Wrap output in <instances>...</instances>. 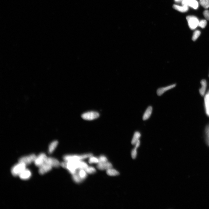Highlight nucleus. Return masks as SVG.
Segmentation results:
<instances>
[{
    "mask_svg": "<svg viewBox=\"0 0 209 209\" xmlns=\"http://www.w3.org/2000/svg\"><path fill=\"white\" fill-rule=\"evenodd\" d=\"M80 161H65L60 163V166L67 169L72 175L79 169Z\"/></svg>",
    "mask_w": 209,
    "mask_h": 209,
    "instance_id": "1",
    "label": "nucleus"
},
{
    "mask_svg": "<svg viewBox=\"0 0 209 209\" xmlns=\"http://www.w3.org/2000/svg\"><path fill=\"white\" fill-rule=\"evenodd\" d=\"M93 155L92 153L85 154L82 155H67L63 157V160L66 161H79L89 158Z\"/></svg>",
    "mask_w": 209,
    "mask_h": 209,
    "instance_id": "2",
    "label": "nucleus"
},
{
    "mask_svg": "<svg viewBox=\"0 0 209 209\" xmlns=\"http://www.w3.org/2000/svg\"><path fill=\"white\" fill-rule=\"evenodd\" d=\"M26 165L22 163L18 162L12 167L11 169V173L14 176H19L21 173L26 168Z\"/></svg>",
    "mask_w": 209,
    "mask_h": 209,
    "instance_id": "3",
    "label": "nucleus"
},
{
    "mask_svg": "<svg viewBox=\"0 0 209 209\" xmlns=\"http://www.w3.org/2000/svg\"><path fill=\"white\" fill-rule=\"evenodd\" d=\"M186 18L191 29L194 30L198 26L199 21L197 17L194 16H188Z\"/></svg>",
    "mask_w": 209,
    "mask_h": 209,
    "instance_id": "4",
    "label": "nucleus"
},
{
    "mask_svg": "<svg viewBox=\"0 0 209 209\" xmlns=\"http://www.w3.org/2000/svg\"><path fill=\"white\" fill-rule=\"evenodd\" d=\"M36 157L34 154L23 157L19 159L18 162L22 163L26 166L29 165L32 163L34 162Z\"/></svg>",
    "mask_w": 209,
    "mask_h": 209,
    "instance_id": "5",
    "label": "nucleus"
},
{
    "mask_svg": "<svg viewBox=\"0 0 209 209\" xmlns=\"http://www.w3.org/2000/svg\"><path fill=\"white\" fill-rule=\"evenodd\" d=\"M99 114L96 112H89L84 113L81 116L85 120H92L97 118L99 117Z\"/></svg>",
    "mask_w": 209,
    "mask_h": 209,
    "instance_id": "6",
    "label": "nucleus"
},
{
    "mask_svg": "<svg viewBox=\"0 0 209 209\" xmlns=\"http://www.w3.org/2000/svg\"><path fill=\"white\" fill-rule=\"evenodd\" d=\"M47 157L44 153H41L37 156L34 162L35 165L39 168L45 163V161Z\"/></svg>",
    "mask_w": 209,
    "mask_h": 209,
    "instance_id": "7",
    "label": "nucleus"
},
{
    "mask_svg": "<svg viewBox=\"0 0 209 209\" xmlns=\"http://www.w3.org/2000/svg\"><path fill=\"white\" fill-rule=\"evenodd\" d=\"M45 163L49 164L52 167L58 168L60 166V163L57 160L49 157L46 158Z\"/></svg>",
    "mask_w": 209,
    "mask_h": 209,
    "instance_id": "8",
    "label": "nucleus"
},
{
    "mask_svg": "<svg viewBox=\"0 0 209 209\" xmlns=\"http://www.w3.org/2000/svg\"><path fill=\"white\" fill-rule=\"evenodd\" d=\"M97 168L101 170H107L112 167L111 163L108 162H99L97 166Z\"/></svg>",
    "mask_w": 209,
    "mask_h": 209,
    "instance_id": "9",
    "label": "nucleus"
},
{
    "mask_svg": "<svg viewBox=\"0 0 209 209\" xmlns=\"http://www.w3.org/2000/svg\"><path fill=\"white\" fill-rule=\"evenodd\" d=\"M52 168V167L51 165L45 163L39 168V174L42 175L44 174L51 171Z\"/></svg>",
    "mask_w": 209,
    "mask_h": 209,
    "instance_id": "10",
    "label": "nucleus"
},
{
    "mask_svg": "<svg viewBox=\"0 0 209 209\" xmlns=\"http://www.w3.org/2000/svg\"><path fill=\"white\" fill-rule=\"evenodd\" d=\"M31 173L29 170L25 169L19 175V176L21 179L24 180H27L31 177Z\"/></svg>",
    "mask_w": 209,
    "mask_h": 209,
    "instance_id": "11",
    "label": "nucleus"
},
{
    "mask_svg": "<svg viewBox=\"0 0 209 209\" xmlns=\"http://www.w3.org/2000/svg\"><path fill=\"white\" fill-rule=\"evenodd\" d=\"M176 84H174L167 87H161L157 90V94L159 96H161L167 91L174 88L176 86Z\"/></svg>",
    "mask_w": 209,
    "mask_h": 209,
    "instance_id": "12",
    "label": "nucleus"
},
{
    "mask_svg": "<svg viewBox=\"0 0 209 209\" xmlns=\"http://www.w3.org/2000/svg\"><path fill=\"white\" fill-rule=\"evenodd\" d=\"M153 111V108L151 106L148 107L144 113L143 117V120L145 121L149 119Z\"/></svg>",
    "mask_w": 209,
    "mask_h": 209,
    "instance_id": "13",
    "label": "nucleus"
},
{
    "mask_svg": "<svg viewBox=\"0 0 209 209\" xmlns=\"http://www.w3.org/2000/svg\"><path fill=\"white\" fill-rule=\"evenodd\" d=\"M201 87L200 89V94L202 96L204 95L205 92H206L207 86V83L206 80H203L201 81Z\"/></svg>",
    "mask_w": 209,
    "mask_h": 209,
    "instance_id": "14",
    "label": "nucleus"
},
{
    "mask_svg": "<svg viewBox=\"0 0 209 209\" xmlns=\"http://www.w3.org/2000/svg\"><path fill=\"white\" fill-rule=\"evenodd\" d=\"M77 173L79 177L83 181L86 179L87 177V173L85 169H78Z\"/></svg>",
    "mask_w": 209,
    "mask_h": 209,
    "instance_id": "15",
    "label": "nucleus"
},
{
    "mask_svg": "<svg viewBox=\"0 0 209 209\" xmlns=\"http://www.w3.org/2000/svg\"><path fill=\"white\" fill-rule=\"evenodd\" d=\"M205 103L206 113L209 116V91L205 96Z\"/></svg>",
    "mask_w": 209,
    "mask_h": 209,
    "instance_id": "16",
    "label": "nucleus"
},
{
    "mask_svg": "<svg viewBox=\"0 0 209 209\" xmlns=\"http://www.w3.org/2000/svg\"><path fill=\"white\" fill-rule=\"evenodd\" d=\"M173 7L178 11L181 12H186L189 9L188 6H180L177 5H173Z\"/></svg>",
    "mask_w": 209,
    "mask_h": 209,
    "instance_id": "17",
    "label": "nucleus"
},
{
    "mask_svg": "<svg viewBox=\"0 0 209 209\" xmlns=\"http://www.w3.org/2000/svg\"><path fill=\"white\" fill-rule=\"evenodd\" d=\"M58 144V141H55L51 143L49 147V154L52 153L56 149Z\"/></svg>",
    "mask_w": 209,
    "mask_h": 209,
    "instance_id": "18",
    "label": "nucleus"
},
{
    "mask_svg": "<svg viewBox=\"0 0 209 209\" xmlns=\"http://www.w3.org/2000/svg\"><path fill=\"white\" fill-rule=\"evenodd\" d=\"M141 136V134L139 132H136L134 134L131 141V144L133 145H135L136 142L139 140Z\"/></svg>",
    "mask_w": 209,
    "mask_h": 209,
    "instance_id": "19",
    "label": "nucleus"
},
{
    "mask_svg": "<svg viewBox=\"0 0 209 209\" xmlns=\"http://www.w3.org/2000/svg\"><path fill=\"white\" fill-rule=\"evenodd\" d=\"M107 174L110 176H116L119 174V173L116 170L112 169V168L106 170Z\"/></svg>",
    "mask_w": 209,
    "mask_h": 209,
    "instance_id": "20",
    "label": "nucleus"
},
{
    "mask_svg": "<svg viewBox=\"0 0 209 209\" xmlns=\"http://www.w3.org/2000/svg\"><path fill=\"white\" fill-rule=\"evenodd\" d=\"M72 175L73 180L75 183L77 184H79L81 183L83 181V180H82L81 178L79 177V176H78L77 173V171L75 174Z\"/></svg>",
    "mask_w": 209,
    "mask_h": 209,
    "instance_id": "21",
    "label": "nucleus"
},
{
    "mask_svg": "<svg viewBox=\"0 0 209 209\" xmlns=\"http://www.w3.org/2000/svg\"><path fill=\"white\" fill-rule=\"evenodd\" d=\"M189 6L192 7L194 9H197L198 6V2L196 0H190Z\"/></svg>",
    "mask_w": 209,
    "mask_h": 209,
    "instance_id": "22",
    "label": "nucleus"
},
{
    "mask_svg": "<svg viewBox=\"0 0 209 209\" xmlns=\"http://www.w3.org/2000/svg\"><path fill=\"white\" fill-rule=\"evenodd\" d=\"M99 162V158L93 156H91L89 158V162L90 164H98Z\"/></svg>",
    "mask_w": 209,
    "mask_h": 209,
    "instance_id": "23",
    "label": "nucleus"
},
{
    "mask_svg": "<svg viewBox=\"0 0 209 209\" xmlns=\"http://www.w3.org/2000/svg\"><path fill=\"white\" fill-rule=\"evenodd\" d=\"M200 3L204 8L206 9L209 8V0H200Z\"/></svg>",
    "mask_w": 209,
    "mask_h": 209,
    "instance_id": "24",
    "label": "nucleus"
},
{
    "mask_svg": "<svg viewBox=\"0 0 209 209\" xmlns=\"http://www.w3.org/2000/svg\"><path fill=\"white\" fill-rule=\"evenodd\" d=\"M85 170L87 174H94L96 172V169L94 167H89V166H88Z\"/></svg>",
    "mask_w": 209,
    "mask_h": 209,
    "instance_id": "25",
    "label": "nucleus"
},
{
    "mask_svg": "<svg viewBox=\"0 0 209 209\" xmlns=\"http://www.w3.org/2000/svg\"><path fill=\"white\" fill-rule=\"evenodd\" d=\"M201 34V32L199 30H196L195 31L193 34L192 40L193 41H195L199 37Z\"/></svg>",
    "mask_w": 209,
    "mask_h": 209,
    "instance_id": "26",
    "label": "nucleus"
},
{
    "mask_svg": "<svg viewBox=\"0 0 209 209\" xmlns=\"http://www.w3.org/2000/svg\"><path fill=\"white\" fill-rule=\"evenodd\" d=\"M207 24V21L205 19H203L199 22L198 26L201 27L202 28H204L206 26Z\"/></svg>",
    "mask_w": 209,
    "mask_h": 209,
    "instance_id": "27",
    "label": "nucleus"
},
{
    "mask_svg": "<svg viewBox=\"0 0 209 209\" xmlns=\"http://www.w3.org/2000/svg\"><path fill=\"white\" fill-rule=\"evenodd\" d=\"M137 148L135 147L131 152V156L132 158L135 159L136 158L137 155Z\"/></svg>",
    "mask_w": 209,
    "mask_h": 209,
    "instance_id": "28",
    "label": "nucleus"
},
{
    "mask_svg": "<svg viewBox=\"0 0 209 209\" xmlns=\"http://www.w3.org/2000/svg\"><path fill=\"white\" fill-rule=\"evenodd\" d=\"M99 162H104L108 161L107 157L104 155H101L99 158Z\"/></svg>",
    "mask_w": 209,
    "mask_h": 209,
    "instance_id": "29",
    "label": "nucleus"
},
{
    "mask_svg": "<svg viewBox=\"0 0 209 209\" xmlns=\"http://www.w3.org/2000/svg\"><path fill=\"white\" fill-rule=\"evenodd\" d=\"M203 15L205 18L209 20V10H206L203 12Z\"/></svg>",
    "mask_w": 209,
    "mask_h": 209,
    "instance_id": "30",
    "label": "nucleus"
},
{
    "mask_svg": "<svg viewBox=\"0 0 209 209\" xmlns=\"http://www.w3.org/2000/svg\"><path fill=\"white\" fill-rule=\"evenodd\" d=\"M190 0H183L182 2L183 6H189V3Z\"/></svg>",
    "mask_w": 209,
    "mask_h": 209,
    "instance_id": "31",
    "label": "nucleus"
},
{
    "mask_svg": "<svg viewBox=\"0 0 209 209\" xmlns=\"http://www.w3.org/2000/svg\"><path fill=\"white\" fill-rule=\"evenodd\" d=\"M140 141L139 140L135 144V147L138 148L140 145Z\"/></svg>",
    "mask_w": 209,
    "mask_h": 209,
    "instance_id": "32",
    "label": "nucleus"
},
{
    "mask_svg": "<svg viewBox=\"0 0 209 209\" xmlns=\"http://www.w3.org/2000/svg\"><path fill=\"white\" fill-rule=\"evenodd\" d=\"M183 1V0H175V1L176 2H180L181 1Z\"/></svg>",
    "mask_w": 209,
    "mask_h": 209,
    "instance_id": "33",
    "label": "nucleus"
}]
</instances>
